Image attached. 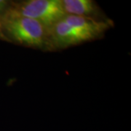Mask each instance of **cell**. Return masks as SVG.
<instances>
[{"mask_svg": "<svg viewBox=\"0 0 131 131\" xmlns=\"http://www.w3.org/2000/svg\"><path fill=\"white\" fill-rule=\"evenodd\" d=\"M63 20L69 25L84 33L90 41L103 37L105 33L114 26L113 21L109 18L97 20L82 16L66 15Z\"/></svg>", "mask_w": 131, "mask_h": 131, "instance_id": "277c9868", "label": "cell"}, {"mask_svg": "<svg viewBox=\"0 0 131 131\" xmlns=\"http://www.w3.org/2000/svg\"><path fill=\"white\" fill-rule=\"evenodd\" d=\"M90 41L84 33L67 24L63 19L48 29L49 50H60Z\"/></svg>", "mask_w": 131, "mask_h": 131, "instance_id": "3957f363", "label": "cell"}, {"mask_svg": "<svg viewBox=\"0 0 131 131\" xmlns=\"http://www.w3.org/2000/svg\"><path fill=\"white\" fill-rule=\"evenodd\" d=\"M9 2L7 1H4V0H0V40L5 41L7 42V39L5 37L3 32H2V19L3 14L7 9L8 5H9Z\"/></svg>", "mask_w": 131, "mask_h": 131, "instance_id": "8992f818", "label": "cell"}, {"mask_svg": "<svg viewBox=\"0 0 131 131\" xmlns=\"http://www.w3.org/2000/svg\"><path fill=\"white\" fill-rule=\"evenodd\" d=\"M2 28L7 42L49 50L48 29L34 19L12 12L8 7L2 16Z\"/></svg>", "mask_w": 131, "mask_h": 131, "instance_id": "6da1fadb", "label": "cell"}, {"mask_svg": "<svg viewBox=\"0 0 131 131\" xmlns=\"http://www.w3.org/2000/svg\"><path fill=\"white\" fill-rule=\"evenodd\" d=\"M8 9L15 13L37 20L47 29L66 16L61 0L9 2Z\"/></svg>", "mask_w": 131, "mask_h": 131, "instance_id": "7a4b0ae2", "label": "cell"}, {"mask_svg": "<svg viewBox=\"0 0 131 131\" xmlns=\"http://www.w3.org/2000/svg\"><path fill=\"white\" fill-rule=\"evenodd\" d=\"M66 15H75L86 18L106 20L99 5L93 0H61Z\"/></svg>", "mask_w": 131, "mask_h": 131, "instance_id": "5b68a950", "label": "cell"}]
</instances>
